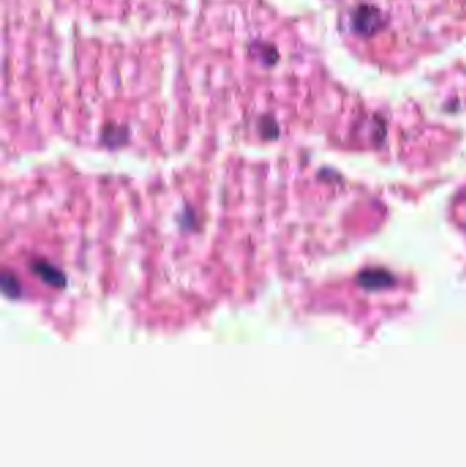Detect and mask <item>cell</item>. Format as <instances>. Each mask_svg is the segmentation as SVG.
<instances>
[{
	"instance_id": "2",
	"label": "cell",
	"mask_w": 466,
	"mask_h": 467,
	"mask_svg": "<svg viewBox=\"0 0 466 467\" xmlns=\"http://www.w3.org/2000/svg\"><path fill=\"white\" fill-rule=\"evenodd\" d=\"M32 269L48 285H52V286H63L65 285V276L62 275V272H59L56 268L47 264L45 261L35 262Z\"/></svg>"
},
{
	"instance_id": "3",
	"label": "cell",
	"mask_w": 466,
	"mask_h": 467,
	"mask_svg": "<svg viewBox=\"0 0 466 467\" xmlns=\"http://www.w3.org/2000/svg\"><path fill=\"white\" fill-rule=\"evenodd\" d=\"M1 286H3V291L8 295V296H15L20 292V285L18 280L14 275H7L3 274L1 276Z\"/></svg>"
},
{
	"instance_id": "1",
	"label": "cell",
	"mask_w": 466,
	"mask_h": 467,
	"mask_svg": "<svg viewBox=\"0 0 466 467\" xmlns=\"http://www.w3.org/2000/svg\"><path fill=\"white\" fill-rule=\"evenodd\" d=\"M359 283L366 290H382L390 287L394 278L385 269H365L359 275Z\"/></svg>"
}]
</instances>
